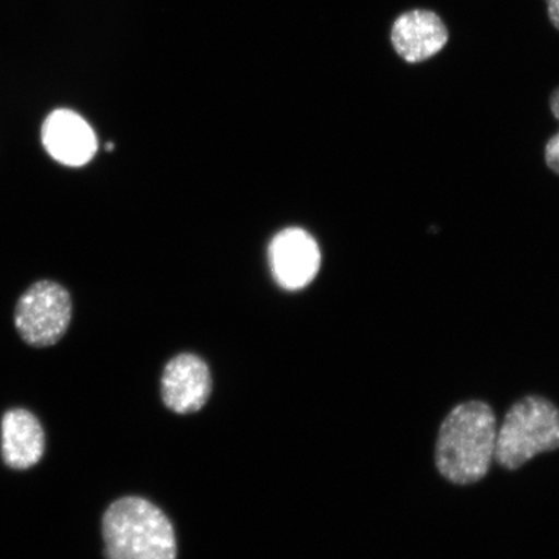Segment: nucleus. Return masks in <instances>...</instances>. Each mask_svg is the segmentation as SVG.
I'll return each mask as SVG.
<instances>
[{"instance_id":"1","label":"nucleus","mask_w":559,"mask_h":559,"mask_svg":"<svg viewBox=\"0 0 559 559\" xmlns=\"http://www.w3.org/2000/svg\"><path fill=\"white\" fill-rule=\"evenodd\" d=\"M498 425L491 407L472 401L454 407L440 426L436 447L438 472L453 485L485 478L492 465Z\"/></svg>"},{"instance_id":"2","label":"nucleus","mask_w":559,"mask_h":559,"mask_svg":"<svg viewBox=\"0 0 559 559\" xmlns=\"http://www.w3.org/2000/svg\"><path fill=\"white\" fill-rule=\"evenodd\" d=\"M108 559H177V537L169 519L151 501L129 496L103 516Z\"/></svg>"},{"instance_id":"3","label":"nucleus","mask_w":559,"mask_h":559,"mask_svg":"<svg viewBox=\"0 0 559 559\" xmlns=\"http://www.w3.org/2000/svg\"><path fill=\"white\" fill-rule=\"evenodd\" d=\"M559 449V409L543 396L523 397L510 407L498 428L495 460L508 471L520 469L544 452Z\"/></svg>"},{"instance_id":"4","label":"nucleus","mask_w":559,"mask_h":559,"mask_svg":"<svg viewBox=\"0 0 559 559\" xmlns=\"http://www.w3.org/2000/svg\"><path fill=\"white\" fill-rule=\"evenodd\" d=\"M13 318L25 344L38 348L53 346L72 323V296L53 280H39L21 295Z\"/></svg>"},{"instance_id":"5","label":"nucleus","mask_w":559,"mask_h":559,"mask_svg":"<svg viewBox=\"0 0 559 559\" xmlns=\"http://www.w3.org/2000/svg\"><path fill=\"white\" fill-rule=\"evenodd\" d=\"M449 40V26L435 10L404 11L390 27V44L407 64H419L435 58L444 50Z\"/></svg>"},{"instance_id":"6","label":"nucleus","mask_w":559,"mask_h":559,"mask_svg":"<svg viewBox=\"0 0 559 559\" xmlns=\"http://www.w3.org/2000/svg\"><path fill=\"white\" fill-rule=\"evenodd\" d=\"M272 274L284 289L298 290L312 283L321 264L320 248L302 228H286L270 247Z\"/></svg>"},{"instance_id":"7","label":"nucleus","mask_w":559,"mask_h":559,"mask_svg":"<svg viewBox=\"0 0 559 559\" xmlns=\"http://www.w3.org/2000/svg\"><path fill=\"white\" fill-rule=\"evenodd\" d=\"M41 144L56 163L85 166L97 152V138L88 122L70 109H56L40 130Z\"/></svg>"},{"instance_id":"8","label":"nucleus","mask_w":559,"mask_h":559,"mask_svg":"<svg viewBox=\"0 0 559 559\" xmlns=\"http://www.w3.org/2000/svg\"><path fill=\"white\" fill-rule=\"evenodd\" d=\"M212 386L206 362L198 355L180 354L165 367L160 395L166 407L175 414H194L207 403Z\"/></svg>"},{"instance_id":"9","label":"nucleus","mask_w":559,"mask_h":559,"mask_svg":"<svg viewBox=\"0 0 559 559\" xmlns=\"http://www.w3.org/2000/svg\"><path fill=\"white\" fill-rule=\"evenodd\" d=\"M45 453V431L38 418L25 409L7 412L2 419V456L7 466L29 469Z\"/></svg>"},{"instance_id":"10","label":"nucleus","mask_w":559,"mask_h":559,"mask_svg":"<svg viewBox=\"0 0 559 559\" xmlns=\"http://www.w3.org/2000/svg\"><path fill=\"white\" fill-rule=\"evenodd\" d=\"M549 108L551 115H554L559 122V87L551 91ZM544 156L545 163H547L549 169L559 175V132H557L554 138L549 139V142L545 145Z\"/></svg>"},{"instance_id":"11","label":"nucleus","mask_w":559,"mask_h":559,"mask_svg":"<svg viewBox=\"0 0 559 559\" xmlns=\"http://www.w3.org/2000/svg\"><path fill=\"white\" fill-rule=\"evenodd\" d=\"M547 4V15L549 23L559 32V0H544Z\"/></svg>"},{"instance_id":"12","label":"nucleus","mask_w":559,"mask_h":559,"mask_svg":"<svg viewBox=\"0 0 559 559\" xmlns=\"http://www.w3.org/2000/svg\"><path fill=\"white\" fill-rule=\"evenodd\" d=\"M105 148H107V151H111L115 148V146H114V144L108 143L107 146H105Z\"/></svg>"}]
</instances>
